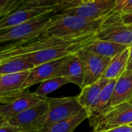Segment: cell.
<instances>
[{
    "label": "cell",
    "instance_id": "obj_18",
    "mask_svg": "<svg viewBox=\"0 0 132 132\" xmlns=\"http://www.w3.org/2000/svg\"><path fill=\"white\" fill-rule=\"evenodd\" d=\"M116 80H110L108 84L102 90L98 97L92 105L91 108L87 112L88 119L97 116L103 111H104L105 109H107L108 107L111 106L110 104H111V97H112Z\"/></svg>",
    "mask_w": 132,
    "mask_h": 132
},
{
    "label": "cell",
    "instance_id": "obj_30",
    "mask_svg": "<svg viewBox=\"0 0 132 132\" xmlns=\"http://www.w3.org/2000/svg\"><path fill=\"white\" fill-rule=\"evenodd\" d=\"M127 70H130L132 72V46L130 47V53H129V57L127 65Z\"/></svg>",
    "mask_w": 132,
    "mask_h": 132
},
{
    "label": "cell",
    "instance_id": "obj_23",
    "mask_svg": "<svg viewBox=\"0 0 132 132\" xmlns=\"http://www.w3.org/2000/svg\"><path fill=\"white\" fill-rule=\"evenodd\" d=\"M131 123H132V105L128 109L121 112L111 122L105 125L101 132L105 131L122 125H128Z\"/></svg>",
    "mask_w": 132,
    "mask_h": 132
},
{
    "label": "cell",
    "instance_id": "obj_24",
    "mask_svg": "<svg viewBox=\"0 0 132 132\" xmlns=\"http://www.w3.org/2000/svg\"><path fill=\"white\" fill-rule=\"evenodd\" d=\"M23 91H8L3 89L0 75V104H7L18 98Z\"/></svg>",
    "mask_w": 132,
    "mask_h": 132
},
{
    "label": "cell",
    "instance_id": "obj_33",
    "mask_svg": "<svg viewBox=\"0 0 132 132\" xmlns=\"http://www.w3.org/2000/svg\"><path fill=\"white\" fill-rule=\"evenodd\" d=\"M128 125H130V126H132V123H131V124H129Z\"/></svg>",
    "mask_w": 132,
    "mask_h": 132
},
{
    "label": "cell",
    "instance_id": "obj_14",
    "mask_svg": "<svg viewBox=\"0 0 132 132\" xmlns=\"http://www.w3.org/2000/svg\"><path fill=\"white\" fill-rule=\"evenodd\" d=\"M109 81L110 80L101 77L96 82L81 88V92L77 96V100L87 112L90 111L99 94Z\"/></svg>",
    "mask_w": 132,
    "mask_h": 132
},
{
    "label": "cell",
    "instance_id": "obj_7",
    "mask_svg": "<svg viewBox=\"0 0 132 132\" xmlns=\"http://www.w3.org/2000/svg\"><path fill=\"white\" fill-rule=\"evenodd\" d=\"M48 113L41 132L45 131L52 125L70 118L84 108L77 100V97H48Z\"/></svg>",
    "mask_w": 132,
    "mask_h": 132
},
{
    "label": "cell",
    "instance_id": "obj_21",
    "mask_svg": "<svg viewBox=\"0 0 132 132\" xmlns=\"http://www.w3.org/2000/svg\"><path fill=\"white\" fill-rule=\"evenodd\" d=\"M33 67L35 66L25 58H13L0 63V75L30 70Z\"/></svg>",
    "mask_w": 132,
    "mask_h": 132
},
{
    "label": "cell",
    "instance_id": "obj_34",
    "mask_svg": "<svg viewBox=\"0 0 132 132\" xmlns=\"http://www.w3.org/2000/svg\"><path fill=\"white\" fill-rule=\"evenodd\" d=\"M130 103H131V104H132V100L131 101H130Z\"/></svg>",
    "mask_w": 132,
    "mask_h": 132
},
{
    "label": "cell",
    "instance_id": "obj_6",
    "mask_svg": "<svg viewBox=\"0 0 132 132\" xmlns=\"http://www.w3.org/2000/svg\"><path fill=\"white\" fill-rule=\"evenodd\" d=\"M47 113L48 104L46 97L37 104L5 121L19 128L22 132H41Z\"/></svg>",
    "mask_w": 132,
    "mask_h": 132
},
{
    "label": "cell",
    "instance_id": "obj_1",
    "mask_svg": "<svg viewBox=\"0 0 132 132\" xmlns=\"http://www.w3.org/2000/svg\"><path fill=\"white\" fill-rule=\"evenodd\" d=\"M97 39V32L81 36H53L43 32L32 37L15 41L0 50V63L13 58L56 48L70 46Z\"/></svg>",
    "mask_w": 132,
    "mask_h": 132
},
{
    "label": "cell",
    "instance_id": "obj_3",
    "mask_svg": "<svg viewBox=\"0 0 132 132\" xmlns=\"http://www.w3.org/2000/svg\"><path fill=\"white\" fill-rule=\"evenodd\" d=\"M116 0H62L58 14L96 19L111 13Z\"/></svg>",
    "mask_w": 132,
    "mask_h": 132
},
{
    "label": "cell",
    "instance_id": "obj_29",
    "mask_svg": "<svg viewBox=\"0 0 132 132\" xmlns=\"http://www.w3.org/2000/svg\"><path fill=\"white\" fill-rule=\"evenodd\" d=\"M121 20L125 25L132 26V10L127 13L121 14Z\"/></svg>",
    "mask_w": 132,
    "mask_h": 132
},
{
    "label": "cell",
    "instance_id": "obj_19",
    "mask_svg": "<svg viewBox=\"0 0 132 132\" xmlns=\"http://www.w3.org/2000/svg\"><path fill=\"white\" fill-rule=\"evenodd\" d=\"M87 118V112L83 109L77 114L52 125L43 132H73L84 120Z\"/></svg>",
    "mask_w": 132,
    "mask_h": 132
},
{
    "label": "cell",
    "instance_id": "obj_20",
    "mask_svg": "<svg viewBox=\"0 0 132 132\" xmlns=\"http://www.w3.org/2000/svg\"><path fill=\"white\" fill-rule=\"evenodd\" d=\"M29 70L1 75V82L4 90L8 91H24V84Z\"/></svg>",
    "mask_w": 132,
    "mask_h": 132
},
{
    "label": "cell",
    "instance_id": "obj_31",
    "mask_svg": "<svg viewBox=\"0 0 132 132\" xmlns=\"http://www.w3.org/2000/svg\"><path fill=\"white\" fill-rule=\"evenodd\" d=\"M5 121V120L4 119V118H0V126L4 123Z\"/></svg>",
    "mask_w": 132,
    "mask_h": 132
},
{
    "label": "cell",
    "instance_id": "obj_28",
    "mask_svg": "<svg viewBox=\"0 0 132 132\" xmlns=\"http://www.w3.org/2000/svg\"><path fill=\"white\" fill-rule=\"evenodd\" d=\"M102 132H132V126L122 125V126H119V127Z\"/></svg>",
    "mask_w": 132,
    "mask_h": 132
},
{
    "label": "cell",
    "instance_id": "obj_11",
    "mask_svg": "<svg viewBox=\"0 0 132 132\" xmlns=\"http://www.w3.org/2000/svg\"><path fill=\"white\" fill-rule=\"evenodd\" d=\"M46 97L38 96L34 92H31L26 89L12 102L7 104H0V117L5 120L13 117L37 104Z\"/></svg>",
    "mask_w": 132,
    "mask_h": 132
},
{
    "label": "cell",
    "instance_id": "obj_35",
    "mask_svg": "<svg viewBox=\"0 0 132 132\" xmlns=\"http://www.w3.org/2000/svg\"><path fill=\"white\" fill-rule=\"evenodd\" d=\"M93 132H94V131H93Z\"/></svg>",
    "mask_w": 132,
    "mask_h": 132
},
{
    "label": "cell",
    "instance_id": "obj_22",
    "mask_svg": "<svg viewBox=\"0 0 132 132\" xmlns=\"http://www.w3.org/2000/svg\"><path fill=\"white\" fill-rule=\"evenodd\" d=\"M69 80L63 77H57L46 80L40 83L38 88L34 91L36 94L40 97H47L48 94L58 90L63 86L69 84Z\"/></svg>",
    "mask_w": 132,
    "mask_h": 132
},
{
    "label": "cell",
    "instance_id": "obj_4",
    "mask_svg": "<svg viewBox=\"0 0 132 132\" xmlns=\"http://www.w3.org/2000/svg\"><path fill=\"white\" fill-rule=\"evenodd\" d=\"M57 15H59L58 11H54L35 17L23 23L2 29L0 30V43L15 42L39 35Z\"/></svg>",
    "mask_w": 132,
    "mask_h": 132
},
{
    "label": "cell",
    "instance_id": "obj_17",
    "mask_svg": "<svg viewBox=\"0 0 132 132\" xmlns=\"http://www.w3.org/2000/svg\"><path fill=\"white\" fill-rule=\"evenodd\" d=\"M127 48H128V46L125 45L97 39L86 49L94 53L111 59Z\"/></svg>",
    "mask_w": 132,
    "mask_h": 132
},
{
    "label": "cell",
    "instance_id": "obj_13",
    "mask_svg": "<svg viewBox=\"0 0 132 132\" xmlns=\"http://www.w3.org/2000/svg\"><path fill=\"white\" fill-rule=\"evenodd\" d=\"M59 77H65L70 83L74 84L80 88L82 87L84 72L82 62L77 56V53L71 55L62 66Z\"/></svg>",
    "mask_w": 132,
    "mask_h": 132
},
{
    "label": "cell",
    "instance_id": "obj_32",
    "mask_svg": "<svg viewBox=\"0 0 132 132\" xmlns=\"http://www.w3.org/2000/svg\"><path fill=\"white\" fill-rule=\"evenodd\" d=\"M22 1H23V0H15V5H16V4L18 3V2H22ZM15 5H14V6H15ZM14 6H13V7H14ZM12 9H13V8H12Z\"/></svg>",
    "mask_w": 132,
    "mask_h": 132
},
{
    "label": "cell",
    "instance_id": "obj_5",
    "mask_svg": "<svg viewBox=\"0 0 132 132\" xmlns=\"http://www.w3.org/2000/svg\"><path fill=\"white\" fill-rule=\"evenodd\" d=\"M97 38L131 47L132 26L123 23L121 14L113 10L105 19L101 29L97 32Z\"/></svg>",
    "mask_w": 132,
    "mask_h": 132
},
{
    "label": "cell",
    "instance_id": "obj_38",
    "mask_svg": "<svg viewBox=\"0 0 132 132\" xmlns=\"http://www.w3.org/2000/svg\"><path fill=\"white\" fill-rule=\"evenodd\" d=\"M131 10H132V9H131ZM126 13H127V12H126Z\"/></svg>",
    "mask_w": 132,
    "mask_h": 132
},
{
    "label": "cell",
    "instance_id": "obj_2",
    "mask_svg": "<svg viewBox=\"0 0 132 132\" xmlns=\"http://www.w3.org/2000/svg\"><path fill=\"white\" fill-rule=\"evenodd\" d=\"M108 15L96 19L75 15H57L51 20L43 32L46 34L60 36L95 33L101 29Z\"/></svg>",
    "mask_w": 132,
    "mask_h": 132
},
{
    "label": "cell",
    "instance_id": "obj_8",
    "mask_svg": "<svg viewBox=\"0 0 132 132\" xmlns=\"http://www.w3.org/2000/svg\"><path fill=\"white\" fill-rule=\"evenodd\" d=\"M77 55L82 62L84 72V83L81 88L101 79L111 61V58L94 53L86 48L79 51Z\"/></svg>",
    "mask_w": 132,
    "mask_h": 132
},
{
    "label": "cell",
    "instance_id": "obj_26",
    "mask_svg": "<svg viewBox=\"0 0 132 132\" xmlns=\"http://www.w3.org/2000/svg\"><path fill=\"white\" fill-rule=\"evenodd\" d=\"M15 3V0H0V19L11 12Z\"/></svg>",
    "mask_w": 132,
    "mask_h": 132
},
{
    "label": "cell",
    "instance_id": "obj_36",
    "mask_svg": "<svg viewBox=\"0 0 132 132\" xmlns=\"http://www.w3.org/2000/svg\"><path fill=\"white\" fill-rule=\"evenodd\" d=\"M94 132H97V131H94Z\"/></svg>",
    "mask_w": 132,
    "mask_h": 132
},
{
    "label": "cell",
    "instance_id": "obj_9",
    "mask_svg": "<svg viewBox=\"0 0 132 132\" xmlns=\"http://www.w3.org/2000/svg\"><path fill=\"white\" fill-rule=\"evenodd\" d=\"M70 56L49 61L33 67L29 70V76L24 84L25 89L26 90L29 87L39 83L40 84L46 80L59 77L60 70L62 66L65 63Z\"/></svg>",
    "mask_w": 132,
    "mask_h": 132
},
{
    "label": "cell",
    "instance_id": "obj_15",
    "mask_svg": "<svg viewBox=\"0 0 132 132\" xmlns=\"http://www.w3.org/2000/svg\"><path fill=\"white\" fill-rule=\"evenodd\" d=\"M131 105L132 104H131L130 102H126L114 107L110 106L107 109L103 111L97 116L90 118L89 119L90 125L93 128L94 131H101L105 125H107L109 122H111L121 112L128 109Z\"/></svg>",
    "mask_w": 132,
    "mask_h": 132
},
{
    "label": "cell",
    "instance_id": "obj_12",
    "mask_svg": "<svg viewBox=\"0 0 132 132\" xmlns=\"http://www.w3.org/2000/svg\"><path fill=\"white\" fill-rule=\"evenodd\" d=\"M131 100L132 72L126 70L116 80L110 105L114 107Z\"/></svg>",
    "mask_w": 132,
    "mask_h": 132
},
{
    "label": "cell",
    "instance_id": "obj_27",
    "mask_svg": "<svg viewBox=\"0 0 132 132\" xmlns=\"http://www.w3.org/2000/svg\"><path fill=\"white\" fill-rule=\"evenodd\" d=\"M0 132H22L19 128L13 126L6 121L0 126Z\"/></svg>",
    "mask_w": 132,
    "mask_h": 132
},
{
    "label": "cell",
    "instance_id": "obj_25",
    "mask_svg": "<svg viewBox=\"0 0 132 132\" xmlns=\"http://www.w3.org/2000/svg\"><path fill=\"white\" fill-rule=\"evenodd\" d=\"M132 9V0H116L114 11L125 14Z\"/></svg>",
    "mask_w": 132,
    "mask_h": 132
},
{
    "label": "cell",
    "instance_id": "obj_37",
    "mask_svg": "<svg viewBox=\"0 0 132 132\" xmlns=\"http://www.w3.org/2000/svg\"><path fill=\"white\" fill-rule=\"evenodd\" d=\"M0 118H2V117H0Z\"/></svg>",
    "mask_w": 132,
    "mask_h": 132
},
{
    "label": "cell",
    "instance_id": "obj_16",
    "mask_svg": "<svg viewBox=\"0 0 132 132\" xmlns=\"http://www.w3.org/2000/svg\"><path fill=\"white\" fill-rule=\"evenodd\" d=\"M129 53L130 47L111 58L102 76V78L108 80L118 79L127 69Z\"/></svg>",
    "mask_w": 132,
    "mask_h": 132
},
{
    "label": "cell",
    "instance_id": "obj_10",
    "mask_svg": "<svg viewBox=\"0 0 132 132\" xmlns=\"http://www.w3.org/2000/svg\"><path fill=\"white\" fill-rule=\"evenodd\" d=\"M58 10L59 7L56 6L19 9L0 19V30L23 23L35 17Z\"/></svg>",
    "mask_w": 132,
    "mask_h": 132
}]
</instances>
